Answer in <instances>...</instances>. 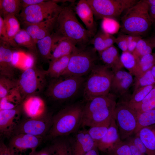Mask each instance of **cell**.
<instances>
[{
	"instance_id": "obj_1",
	"label": "cell",
	"mask_w": 155,
	"mask_h": 155,
	"mask_svg": "<svg viewBox=\"0 0 155 155\" xmlns=\"http://www.w3.org/2000/svg\"><path fill=\"white\" fill-rule=\"evenodd\" d=\"M117 98L114 94L109 93L86 101L81 127H90L110 123L114 116Z\"/></svg>"
},
{
	"instance_id": "obj_2",
	"label": "cell",
	"mask_w": 155,
	"mask_h": 155,
	"mask_svg": "<svg viewBox=\"0 0 155 155\" xmlns=\"http://www.w3.org/2000/svg\"><path fill=\"white\" fill-rule=\"evenodd\" d=\"M84 105L81 102L70 104L53 116L52 126L46 139L53 140L76 133L81 127Z\"/></svg>"
},
{
	"instance_id": "obj_3",
	"label": "cell",
	"mask_w": 155,
	"mask_h": 155,
	"mask_svg": "<svg viewBox=\"0 0 155 155\" xmlns=\"http://www.w3.org/2000/svg\"><path fill=\"white\" fill-rule=\"evenodd\" d=\"M54 32L62 38L70 39L79 47H85L94 36L78 20L75 12L69 6H64L58 15Z\"/></svg>"
},
{
	"instance_id": "obj_4",
	"label": "cell",
	"mask_w": 155,
	"mask_h": 155,
	"mask_svg": "<svg viewBox=\"0 0 155 155\" xmlns=\"http://www.w3.org/2000/svg\"><path fill=\"white\" fill-rule=\"evenodd\" d=\"M149 8L145 0H141L126 10L121 19V33L141 37L146 34L153 23Z\"/></svg>"
},
{
	"instance_id": "obj_5",
	"label": "cell",
	"mask_w": 155,
	"mask_h": 155,
	"mask_svg": "<svg viewBox=\"0 0 155 155\" xmlns=\"http://www.w3.org/2000/svg\"><path fill=\"white\" fill-rule=\"evenodd\" d=\"M113 72L104 65L96 64L84 84L83 96L86 101L110 92Z\"/></svg>"
},
{
	"instance_id": "obj_6",
	"label": "cell",
	"mask_w": 155,
	"mask_h": 155,
	"mask_svg": "<svg viewBox=\"0 0 155 155\" xmlns=\"http://www.w3.org/2000/svg\"><path fill=\"white\" fill-rule=\"evenodd\" d=\"M85 80L83 77L75 76L52 79L47 85L46 94L53 101H65L75 97L83 89Z\"/></svg>"
},
{
	"instance_id": "obj_7",
	"label": "cell",
	"mask_w": 155,
	"mask_h": 155,
	"mask_svg": "<svg viewBox=\"0 0 155 155\" xmlns=\"http://www.w3.org/2000/svg\"><path fill=\"white\" fill-rule=\"evenodd\" d=\"M96 52L94 48L76 46L61 76L83 77L90 73L96 65L98 57Z\"/></svg>"
},
{
	"instance_id": "obj_8",
	"label": "cell",
	"mask_w": 155,
	"mask_h": 155,
	"mask_svg": "<svg viewBox=\"0 0 155 155\" xmlns=\"http://www.w3.org/2000/svg\"><path fill=\"white\" fill-rule=\"evenodd\" d=\"M46 71L35 66L23 70L18 79L17 87L24 100L37 95L47 86Z\"/></svg>"
},
{
	"instance_id": "obj_9",
	"label": "cell",
	"mask_w": 155,
	"mask_h": 155,
	"mask_svg": "<svg viewBox=\"0 0 155 155\" xmlns=\"http://www.w3.org/2000/svg\"><path fill=\"white\" fill-rule=\"evenodd\" d=\"M138 114L125 99L119 98L117 102L114 117L120 138L124 141L134 135L137 123Z\"/></svg>"
},
{
	"instance_id": "obj_10",
	"label": "cell",
	"mask_w": 155,
	"mask_h": 155,
	"mask_svg": "<svg viewBox=\"0 0 155 155\" xmlns=\"http://www.w3.org/2000/svg\"><path fill=\"white\" fill-rule=\"evenodd\" d=\"M63 7L58 5L55 0H45L22 9L18 16L21 22L25 26L57 16Z\"/></svg>"
},
{
	"instance_id": "obj_11",
	"label": "cell",
	"mask_w": 155,
	"mask_h": 155,
	"mask_svg": "<svg viewBox=\"0 0 155 155\" xmlns=\"http://www.w3.org/2000/svg\"><path fill=\"white\" fill-rule=\"evenodd\" d=\"M96 20L105 18L115 19L135 4L136 0H86Z\"/></svg>"
},
{
	"instance_id": "obj_12",
	"label": "cell",
	"mask_w": 155,
	"mask_h": 155,
	"mask_svg": "<svg viewBox=\"0 0 155 155\" xmlns=\"http://www.w3.org/2000/svg\"><path fill=\"white\" fill-rule=\"evenodd\" d=\"M53 116L50 113L36 118H27L21 120L13 133L26 134L45 138L52 126Z\"/></svg>"
},
{
	"instance_id": "obj_13",
	"label": "cell",
	"mask_w": 155,
	"mask_h": 155,
	"mask_svg": "<svg viewBox=\"0 0 155 155\" xmlns=\"http://www.w3.org/2000/svg\"><path fill=\"white\" fill-rule=\"evenodd\" d=\"M10 139L8 146L15 155H30L36 151L44 138L31 135L20 133L14 135Z\"/></svg>"
},
{
	"instance_id": "obj_14",
	"label": "cell",
	"mask_w": 155,
	"mask_h": 155,
	"mask_svg": "<svg viewBox=\"0 0 155 155\" xmlns=\"http://www.w3.org/2000/svg\"><path fill=\"white\" fill-rule=\"evenodd\" d=\"M22 110L21 104L9 110H0V133L5 138H10L21 121Z\"/></svg>"
},
{
	"instance_id": "obj_15",
	"label": "cell",
	"mask_w": 155,
	"mask_h": 155,
	"mask_svg": "<svg viewBox=\"0 0 155 155\" xmlns=\"http://www.w3.org/2000/svg\"><path fill=\"white\" fill-rule=\"evenodd\" d=\"M113 73L109 93L120 98L128 94L129 88L133 85L134 79L131 73L123 68Z\"/></svg>"
},
{
	"instance_id": "obj_16",
	"label": "cell",
	"mask_w": 155,
	"mask_h": 155,
	"mask_svg": "<svg viewBox=\"0 0 155 155\" xmlns=\"http://www.w3.org/2000/svg\"><path fill=\"white\" fill-rule=\"evenodd\" d=\"M7 42L0 40V75L15 78L17 68L12 63L13 54L15 51Z\"/></svg>"
},
{
	"instance_id": "obj_17",
	"label": "cell",
	"mask_w": 155,
	"mask_h": 155,
	"mask_svg": "<svg viewBox=\"0 0 155 155\" xmlns=\"http://www.w3.org/2000/svg\"><path fill=\"white\" fill-rule=\"evenodd\" d=\"M71 145L72 155H84L97 146V143L84 128L79 130L71 138Z\"/></svg>"
},
{
	"instance_id": "obj_18",
	"label": "cell",
	"mask_w": 155,
	"mask_h": 155,
	"mask_svg": "<svg viewBox=\"0 0 155 155\" xmlns=\"http://www.w3.org/2000/svg\"><path fill=\"white\" fill-rule=\"evenodd\" d=\"M57 16L38 23L24 26V29L36 44L38 40L54 32Z\"/></svg>"
},
{
	"instance_id": "obj_19",
	"label": "cell",
	"mask_w": 155,
	"mask_h": 155,
	"mask_svg": "<svg viewBox=\"0 0 155 155\" xmlns=\"http://www.w3.org/2000/svg\"><path fill=\"white\" fill-rule=\"evenodd\" d=\"M22 112L27 118H36L46 113V106L43 100L37 95L26 97L21 104Z\"/></svg>"
},
{
	"instance_id": "obj_20",
	"label": "cell",
	"mask_w": 155,
	"mask_h": 155,
	"mask_svg": "<svg viewBox=\"0 0 155 155\" xmlns=\"http://www.w3.org/2000/svg\"><path fill=\"white\" fill-rule=\"evenodd\" d=\"M75 13L86 26V29L94 36L97 30L92 10L86 0H80L75 7Z\"/></svg>"
},
{
	"instance_id": "obj_21",
	"label": "cell",
	"mask_w": 155,
	"mask_h": 155,
	"mask_svg": "<svg viewBox=\"0 0 155 155\" xmlns=\"http://www.w3.org/2000/svg\"><path fill=\"white\" fill-rule=\"evenodd\" d=\"M122 141L113 116L106 133L97 142V147L99 151L103 153Z\"/></svg>"
},
{
	"instance_id": "obj_22",
	"label": "cell",
	"mask_w": 155,
	"mask_h": 155,
	"mask_svg": "<svg viewBox=\"0 0 155 155\" xmlns=\"http://www.w3.org/2000/svg\"><path fill=\"white\" fill-rule=\"evenodd\" d=\"M99 54L103 65L113 72L124 68L118 50L114 45Z\"/></svg>"
},
{
	"instance_id": "obj_23",
	"label": "cell",
	"mask_w": 155,
	"mask_h": 155,
	"mask_svg": "<svg viewBox=\"0 0 155 155\" xmlns=\"http://www.w3.org/2000/svg\"><path fill=\"white\" fill-rule=\"evenodd\" d=\"M62 38L54 32L36 42L38 53L42 59L50 61L53 51L58 42Z\"/></svg>"
},
{
	"instance_id": "obj_24",
	"label": "cell",
	"mask_w": 155,
	"mask_h": 155,
	"mask_svg": "<svg viewBox=\"0 0 155 155\" xmlns=\"http://www.w3.org/2000/svg\"><path fill=\"white\" fill-rule=\"evenodd\" d=\"M116 38L113 35L102 31L96 34L90 43L93 45L94 48L99 53L113 45L115 42Z\"/></svg>"
},
{
	"instance_id": "obj_25",
	"label": "cell",
	"mask_w": 155,
	"mask_h": 155,
	"mask_svg": "<svg viewBox=\"0 0 155 155\" xmlns=\"http://www.w3.org/2000/svg\"><path fill=\"white\" fill-rule=\"evenodd\" d=\"M71 54L53 61H49L48 68L46 70L47 77L52 79L61 76L67 67Z\"/></svg>"
},
{
	"instance_id": "obj_26",
	"label": "cell",
	"mask_w": 155,
	"mask_h": 155,
	"mask_svg": "<svg viewBox=\"0 0 155 155\" xmlns=\"http://www.w3.org/2000/svg\"><path fill=\"white\" fill-rule=\"evenodd\" d=\"M68 136L59 137L53 140L52 144L49 147L53 155H72L71 138Z\"/></svg>"
},
{
	"instance_id": "obj_27",
	"label": "cell",
	"mask_w": 155,
	"mask_h": 155,
	"mask_svg": "<svg viewBox=\"0 0 155 155\" xmlns=\"http://www.w3.org/2000/svg\"><path fill=\"white\" fill-rule=\"evenodd\" d=\"M76 45L75 42L70 39H62L56 44L49 61H53L71 54Z\"/></svg>"
},
{
	"instance_id": "obj_28",
	"label": "cell",
	"mask_w": 155,
	"mask_h": 155,
	"mask_svg": "<svg viewBox=\"0 0 155 155\" xmlns=\"http://www.w3.org/2000/svg\"><path fill=\"white\" fill-rule=\"evenodd\" d=\"M120 59L124 68L126 69L133 75L137 76L143 73L140 66L139 59L132 53L127 51L122 52Z\"/></svg>"
},
{
	"instance_id": "obj_29",
	"label": "cell",
	"mask_w": 155,
	"mask_h": 155,
	"mask_svg": "<svg viewBox=\"0 0 155 155\" xmlns=\"http://www.w3.org/2000/svg\"><path fill=\"white\" fill-rule=\"evenodd\" d=\"M24 100L17 87L0 99V110L13 109L22 103Z\"/></svg>"
},
{
	"instance_id": "obj_30",
	"label": "cell",
	"mask_w": 155,
	"mask_h": 155,
	"mask_svg": "<svg viewBox=\"0 0 155 155\" xmlns=\"http://www.w3.org/2000/svg\"><path fill=\"white\" fill-rule=\"evenodd\" d=\"M13 40L18 47L23 46L35 54L38 53L36 44L25 29H21L14 36Z\"/></svg>"
},
{
	"instance_id": "obj_31",
	"label": "cell",
	"mask_w": 155,
	"mask_h": 155,
	"mask_svg": "<svg viewBox=\"0 0 155 155\" xmlns=\"http://www.w3.org/2000/svg\"><path fill=\"white\" fill-rule=\"evenodd\" d=\"M136 134L145 146L147 155H155V134L154 131L148 127H145L141 129Z\"/></svg>"
},
{
	"instance_id": "obj_32",
	"label": "cell",
	"mask_w": 155,
	"mask_h": 155,
	"mask_svg": "<svg viewBox=\"0 0 155 155\" xmlns=\"http://www.w3.org/2000/svg\"><path fill=\"white\" fill-rule=\"evenodd\" d=\"M21 0H0V16L18 15L22 10Z\"/></svg>"
},
{
	"instance_id": "obj_33",
	"label": "cell",
	"mask_w": 155,
	"mask_h": 155,
	"mask_svg": "<svg viewBox=\"0 0 155 155\" xmlns=\"http://www.w3.org/2000/svg\"><path fill=\"white\" fill-rule=\"evenodd\" d=\"M3 18L10 45L13 47H18L13 38L21 29L19 21L16 16L13 15L7 16Z\"/></svg>"
},
{
	"instance_id": "obj_34",
	"label": "cell",
	"mask_w": 155,
	"mask_h": 155,
	"mask_svg": "<svg viewBox=\"0 0 155 155\" xmlns=\"http://www.w3.org/2000/svg\"><path fill=\"white\" fill-rule=\"evenodd\" d=\"M155 125V109L143 112L138 115L137 125L134 135L142 129Z\"/></svg>"
},
{
	"instance_id": "obj_35",
	"label": "cell",
	"mask_w": 155,
	"mask_h": 155,
	"mask_svg": "<svg viewBox=\"0 0 155 155\" xmlns=\"http://www.w3.org/2000/svg\"><path fill=\"white\" fill-rule=\"evenodd\" d=\"M132 107L136 110L138 115L155 109V86L141 102Z\"/></svg>"
},
{
	"instance_id": "obj_36",
	"label": "cell",
	"mask_w": 155,
	"mask_h": 155,
	"mask_svg": "<svg viewBox=\"0 0 155 155\" xmlns=\"http://www.w3.org/2000/svg\"><path fill=\"white\" fill-rule=\"evenodd\" d=\"M155 86V84L140 88L133 92L132 94L129 95L125 99L129 104L133 107L141 102Z\"/></svg>"
},
{
	"instance_id": "obj_37",
	"label": "cell",
	"mask_w": 155,
	"mask_h": 155,
	"mask_svg": "<svg viewBox=\"0 0 155 155\" xmlns=\"http://www.w3.org/2000/svg\"><path fill=\"white\" fill-rule=\"evenodd\" d=\"M155 84V78L152 74L151 69L135 77L133 85V92L140 88Z\"/></svg>"
},
{
	"instance_id": "obj_38",
	"label": "cell",
	"mask_w": 155,
	"mask_h": 155,
	"mask_svg": "<svg viewBox=\"0 0 155 155\" xmlns=\"http://www.w3.org/2000/svg\"><path fill=\"white\" fill-rule=\"evenodd\" d=\"M18 85V79L0 75V99L5 97Z\"/></svg>"
},
{
	"instance_id": "obj_39",
	"label": "cell",
	"mask_w": 155,
	"mask_h": 155,
	"mask_svg": "<svg viewBox=\"0 0 155 155\" xmlns=\"http://www.w3.org/2000/svg\"><path fill=\"white\" fill-rule=\"evenodd\" d=\"M153 48L151 43L148 39H143L141 38L138 40L132 54L139 59L145 55L152 53Z\"/></svg>"
},
{
	"instance_id": "obj_40",
	"label": "cell",
	"mask_w": 155,
	"mask_h": 155,
	"mask_svg": "<svg viewBox=\"0 0 155 155\" xmlns=\"http://www.w3.org/2000/svg\"><path fill=\"white\" fill-rule=\"evenodd\" d=\"M110 123L90 127L87 129L88 132L91 138L97 143L106 133Z\"/></svg>"
},
{
	"instance_id": "obj_41",
	"label": "cell",
	"mask_w": 155,
	"mask_h": 155,
	"mask_svg": "<svg viewBox=\"0 0 155 155\" xmlns=\"http://www.w3.org/2000/svg\"><path fill=\"white\" fill-rule=\"evenodd\" d=\"M101 26L102 31L112 35L117 33L121 27L120 25L115 19L109 18L102 19Z\"/></svg>"
},
{
	"instance_id": "obj_42",
	"label": "cell",
	"mask_w": 155,
	"mask_h": 155,
	"mask_svg": "<svg viewBox=\"0 0 155 155\" xmlns=\"http://www.w3.org/2000/svg\"><path fill=\"white\" fill-rule=\"evenodd\" d=\"M102 154L103 155H132L129 146L125 141L115 144Z\"/></svg>"
},
{
	"instance_id": "obj_43",
	"label": "cell",
	"mask_w": 155,
	"mask_h": 155,
	"mask_svg": "<svg viewBox=\"0 0 155 155\" xmlns=\"http://www.w3.org/2000/svg\"><path fill=\"white\" fill-rule=\"evenodd\" d=\"M139 61L143 72L150 70L155 65V53L145 55L139 59Z\"/></svg>"
},
{
	"instance_id": "obj_44",
	"label": "cell",
	"mask_w": 155,
	"mask_h": 155,
	"mask_svg": "<svg viewBox=\"0 0 155 155\" xmlns=\"http://www.w3.org/2000/svg\"><path fill=\"white\" fill-rule=\"evenodd\" d=\"M123 52L127 51V35L121 33L116 38L115 42Z\"/></svg>"
},
{
	"instance_id": "obj_45",
	"label": "cell",
	"mask_w": 155,
	"mask_h": 155,
	"mask_svg": "<svg viewBox=\"0 0 155 155\" xmlns=\"http://www.w3.org/2000/svg\"><path fill=\"white\" fill-rule=\"evenodd\" d=\"M133 135L130 137L131 141L141 152L147 155V150L143 142L137 134Z\"/></svg>"
},
{
	"instance_id": "obj_46",
	"label": "cell",
	"mask_w": 155,
	"mask_h": 155,
	"mask_svg": "<svg viewBox=\"0 0 155 155\" xmlns=\"http://www.w3.org/2000/svg\"><path fill=\"white\" fill-rule=\"evenodd\" d=\"M141 38L139 36L127 35V51L132 53L138 40Z\"/></svg>"
},
{
	"instance_id": "obj_47",
	"label": "cell",
	"mask_w": 155,
	"mask_h": 155,
	"mask_svg": "<svg viewBox=\"0 0 155 155\" xmlns=\"http://www.w3.org/2000/svg\"><path fill=\"white\" fill-rule=\"evenodd\" d=\"M0 40L7 42L10 45L3 19L1 16H0Z\"/></svg>"
},
{
	"instance_id": "obj_48",
	"label": "cell",
	"mask_w": 155,
	"mask_h": 155,
	"mask_svg": "<svg viewBox=\"0 0 155 155\" xmlns=\"http://www.w3.org/2000/svg\"><path fill=\"white\" fill-rule=\"evenodd\" d=\"M124 141L129 146L132 155H145L144 154L141 152L134 145L131 141L130 137Z\"/></svg>"
},
{
	"instance_id": "obj_49",
	"label": "cell",
	"mask_w": 155,
	"mask_h": 155,
	"mask_svg": "<svg viewBox=\"0 0 155 155\" xmlns=\"http://www.w3.org/2000/svg\"><path fill=\"white\" fill-rule=\"evenodd\" d=\"M0 155H15L2 140L0 142Z\"/></svg>"
},
{
	"instance_id": "obj_50",
	"label": "cell",
	"mask_w": 155,
	"mask_h": 155,
	"mask_svg": "<svg viewBox=\"0 0 155 155\" xmlns=\"http://www.w3.org/2000/svg\"><path fill=\"white\" fill-rule=\"evenodd\" d=\"M45 1V0H21V6L22 9L30 6H32L41 3Z\"/></svg>"
},
{
	"instance_id": "obj_51",
	"label": "cell",
	"mask_w": 155,
	"mask_h": 155,
	"mask_svg": "<svg viewBox=\"0 0 155 155\" xmlns=\"http://www.w3.org/2000/svg\"><path fill=\"white\" fill-rule=\"evenodd\" d=\"M30 155H53L49 147H46L36 151Z\"/></svg>"
},
{
	"instance_id": "obj_52",
	"label": "cell",
	"mask_w": 155,
	"mask_h": 155,
	"mask_svg": "<svg viewBox=\"0 0 155 155\" xmlns=\"http://www.w3.org/2000/svg\"><path fill=\"white\" fill-rule=\"evenodd\" d=\"M149 13L152 22L155 23V6H149Z\"/></svg>"
},
{
	"instance_id": "obj_53",
	"label": "cell",
	"mask_w": 155,
	"mask_h": 155,
	"mask_svg": "<svg viewBox=\"0 0 155 155\" xmlns=\"http://www.w3.org/2000/svg\"><path fill=\"white\" fill-rule=\"evenodd\" d=\"M99 151L96 146L84 155H100Z\"/></svg>"
},
{
	"instance_id": "obj_54",
	"label": "cell",
	"mask_w": 155,
	"mask_h": 155,
	"mask_svg": "<svg viewBox=\"0 0 155 155\" xmlns=\"http://www.w3.org/2000/svg\"><path fill=\"white\" fill-rule=\"evenodd\" d=\"M148 40L151 43L154 48H155V36L151 37Z\"/></svg>"
},
{
	"instance_id": "obj_55",
	"label": "cell",
	"mask_w": 155,
	"mask_h": 155,
	"mask_svg": "<svg viewBox=\"0 0 155 155\" xmlns=\"http://www.w3.org/2000/svg\"><path fill=\"white\" fill-rule=\"evenodd\" d=\"M149 6H155V0H144Z\"/></svg>"
},
{
	"instance_id": "obj_56",
	"label": "cell",
	"mask_w": 155,
	"mask_h": 155,
	"mask_svg": "<svg viewBox=\"0 0 155 155\" xmlns=\"http://www.w3.org/2000/svg\"><path fill=\"white\" fill-rule=\"evenodd\" d=\"M152 73L155 78V65L151 69Z\"/></svg>"
},
{
	"instance_id": "obj_57",
	"label": "cell",
	"mask_w": 155,
	"mask_h": 155,
	"mask_svg": "<svg viewBox=\"0 0 155 155\" xmlns=\"http://www.w3.org/2000/svg\"><path fill=\"white\" fill-rule=\"evenodd\" d=\"M152 129V130H155V125L148 127Z\"/></svg>"
}]
</instances>
